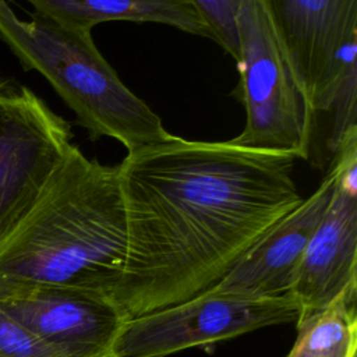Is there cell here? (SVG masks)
Wrapping results in <instances>:
<instances>
[{"label":"cell","mask_w":357,"mask_h":357,"mask_svg":"<svg viewBox=\"0 0 357 357\" xmlns=\"http://www.w3.org/2000/svg\"><path fill=\"white\" fill-rule=\"evenodd\" d=\"M293 153L227 141L163 142L117 165L127 251L113 293L132 318L215 286L304 198Z\"/></svg>","instance_id":"6da1fadb"},{"label":"cell","mask_w":357,"mask_h":357,"mask_svg":"<svg viewBox=\"0 0 357 357\" xmlns=\"http://www.w3.org/2000/svg\"><path fill=\"white\" fill-rule=\"evenodd\" d=\"M126 251L119 166L88 159L74 145L39 195L0 231V289L49 284L113 296Z\"/></svg>","instance_id":"7a4b0ae2"},{"label":"cell","mask_w":357,"mask_h":357,"mask_svg":"<svg viewBox=\"0 0 357 357\" xmlns=\"http://www.w3.org/2000/svg\"><path fill=\"white\" fill-rule=\"evenodd\" d=\"M0 39L25 70L43 75L92 141L109 137L127 152L170 138L160 117L119 78L92 32L32 14L24 20L0 0Z\"/></svg>","instance_id":"3957f363"},{"label":"cell","mask_w":357,"mask_h":357,"mask_svg":"<svg viewBox=\"0 0 357 357\" xmlns=\"http://www.w3.org/2000/svg\"><path fill=\"white\" fill-rule=\"evenodd\" d=\"M237 36L236 95L245 110V126L229 141L303 159L310 107L264 0H244L237 14Z\"/></svg>","instance_id":"277c9868"},{"label":"cell","mask_w":357,"mask_h":357,"mask_svg":"<svg viewBox=\"0 0 357 357\" xmlns=\"http://www.w3.org/2000/svg\"><path fill=\"white\" fill-rule=\"evenodd\" d=\"M296 319L297 305L289 296L251 298L209 287L185 301L130 318L114 342L113 357H167Z\"/></svg>","instance_id":"5b68a950"},{"label":"cell","mask_w":357,"mask_h":357,"mask_svg":"<svg viewBox=\"0 0 357 357\" xmlns=\"http://www.w3.org/2000/svg\"><path fill=\"white\" fill-rule=\"evenodd\" d=\"M71 124L29 88L0 79V231L64 165Z\"/></svg>","instance_id":"8992f818"},{"label":"cell","mask_w":357,"mask_h":357,"mask_svg":"<svg viewBox=\"0 0 357 357\" xmlns=\"http://www.w3.org/2000/svg\"><path fill=\"white\" fill-rule=\"evenodd\" d=\"M329 170L335 187L293 276L287 296L297 305V322L328 307L343 293H357V138Z\"/></svg>","instance_id":"52a82bcc"},{"label":"cell","mask_w":357,"mask_h":357,"mask_svg":"<svg viewBox=\"0 0 357 357\" xmlns=\"http://www.w3.org/2000/svg\"><path fill=\"white\" fill-rule=\"evenodd\" d=\"M0 305L63 357H113L114 342L130 319L113 296L67 286L3 287Z\"/></svg>","instance_id":"ba28073f"},{"label":"cell","mask_w":357,"mask_h":357,"mask_svg":"<svg viewBox=\"0 0 357 357\" xmlns=\"http://www.w3.org/2000/svg\"><path fill=\"white\" fill-rule=\"evenodd\" d=\"M311 109L357 56V0H264Z\"/></svg>","instance_id":"9c48e42d"},{"label":"cell","mask_w":357,"mask_h":357,"mask_svg":"<svg viewBox=\"0 0 357 357\" xmlns=\"http://www.w3.org/2000/svg\"><path fill=\"white\" fill-rule=\"evenodd\" d=\"M335 187L328 170L318 188L278 220L215 284V290L240 297L287 296L293 276L321 222Z\"/></svg>","instance_id":"30bf717a"},{"label":"cell","mask_w":357,"mask_h":357,"mask_svg":"<svg viewBox=\"0 0 357 357\" xmlns=\"http://www.w3.org/2000/svg\"><path fill=\"white\" fill-rule=\"evenodd\" d=\"M35 14L63 26L92 32L107 21L163 24L209 39L197 11L185 0H25Z\"/></svg>","instance_id":"8fae6325"},{"label":"cell","mask_w":357,"mask_h":357,"mask_svg":"<svg viewBox=\"0 0 357 357\" xmlns=\"http://www.w3.org/2000/svg\"><path fill=\"white\" fill-rule=\"evenodd\" d=\"M356 138L357 57H351L310 109L303 160L326 173L340 151Z\"/></svg>","instance_id":"7c38bea8"},{"label":"cell","mask_w":357,"mask_h":357,"mask_svg":"<svg viewBox=\"0 0 357 357\" xmlns=\"http://www.w3.org/2000/svg\"><path fill=\"white\" fill-rule=\"evenodd\" d=\"M357 293H343L328 307L297 322V339L286 357H356Z\"/></svg>","instance_id":"4fadbf2b"},{"label":"cell","mask_w":357,"mask_h":357,"mask_svg":"<svg viewBox=\"0 0 357 357\" xmlns=\"http://www.w3.org/2000/svg\"><path fill=\"white\" fill-rule=\"evenodd\" d=\"M199 15L215 40L234 61L238 59L237 14L244 0H185Z\"/></svg>","instance_id":"5bb4252c"},{"label":"cell","mask_w":357,"mask_h":357,"mask_svg":"<svg viewBox=\"0 0 357 357\" xmlns=\"http://www.w3.org/2000/svg\"><path fill=\"white\" fill-rule=\"evenodd\" d=\"M0 357H63L0 305Z\"/></svg>","instance_id":"9a60e30c"}]
</instances>
